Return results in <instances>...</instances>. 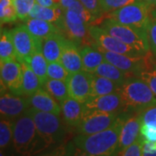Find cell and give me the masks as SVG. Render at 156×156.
<instances>
[{
  "label": "cell",
  "mask_w": 156,
  "mask_h": 156,
  "mask_svg": "<svg viewBox=\"0 0 156 156\" xmlns=\"http://www.w3.org/2000/svg\"><path fill=\"white\" fill-rule=\"evenodd\" d=\"M14 6L16 8L17 17L21 20L27 19L30 16V12L33 8L36 0H13Z\"/></svg>",
  "instance_id": "35"
},
{
  "label": "cell",
  "mask_w": 156,
  "mask_h": 156,
  "mask_svg": "<svg viewBox=\"0 0 156 156\" xmlns=\"http://www.w3.org/2000/svg\"><path fill=\"white\" fill-rule=\"evenodd\" d=\"M12 147L19 154H32L49 147L39 134L34 120L27 112L14 122Z\"/></svg>",
  "instance_id": "2"
},
{
  "label": "cell",
  "mask_w": 156,
  "mask_h": 156,
  "mask_svg": "<svg viewBox=\"0 0 156 156\" xmlns=\"http://www.w3.org/2000/svg\"><path fill=\"white\" fill-rule=\"evenodd\" d=\"M129 115L128 112H122L110 128L95 134H78L68 146V152L73 154L75 150L80 152V154L91 156L115 155L121 129Z\"/></svg>",
  "instance_id": "1"
},
{
  "label": "cell",
  "mask_w": 156,
  "mask_h": 156,
  "mask_svg": "<svg viewBox=\"0 0 156 156\" xmlns=\"http://www.w3.org/2000/svg\"><path fill=\"white\" fill-rule=\"evenodd\" d=\"M1 93L6 90L18 95H24L23 90V71L21 62L17 60L1 61Z\"/></svg>",
  "instance_id": "10"
},
{
  "label": "cell",
  "mask_w": 156,
  "mask_h": 156,
  "mask_svg": "<svg viewBox=\"0 0 156 156\" xmlns=\"http://www.w3.org/2000/svg\"><path fill=\"white\" fill-rule=\"evenodd\" d=\"M140 127H141V121L139 114L132 116L129 115L127 118V120L123 123L122 128L121 129L119 141L115 155H118L120 152L124 150L126 147L134 143L139 138Z\"/></svg>",
  "instance_id": "15"
},
{
  "label": "cell",
  "mask_w": 156,
  "mask_h": 156,
  "mask_svg": "<svg viewBox=\"0 0 156 156\" xmlns=\"http://www.w3.org/2000/svg\"><path fill=\"white\" fill-rule=\"evenodd\" d=\"M24 62H26V63L30 66V68L38 76L43 86H44L45 82L49 79L48 73H47L49 62L43 53V49L36 50L33 54L28 56L24 60Z\"/></svg>",
  "instance_id": "25"
},
{
  "label": "cell",
  "mask_w": 156,
  "mask_h": 156,
  "mask_svg": "<svg viewBox=\"0 0 156 156\" xmlns=\"http://www.w3.org/2000/svg\"><path fill=\"white\" fill-rule=\"evenodd\" d=\"M135 1L136 0H100L101 12L102 14L108 13L131 3H134Z\"/></svg>",
  "instance_id": "36"
},
{
  "label": "cell",
  "mask_w": 156,
  "mask_h": 156,
  "mask_svg": "<svg viewBox=\"0 0 156 156\" xmlns=\"http://www.w3.org/2000/svg\"><path fill=\"white\" fill-rule=\"evenodd\" d=\"M101 27L114 37L134 47L143 54L150 50L147 29L123 24L108 17L102 22Z\"/></svg>",
  "instance_id": "4"
},
{
  "label": "cell",
  "mask_w": 156,
  "mask_h": 156,
  "mask_svg": "<svg viewBox=\"0 0 156 156\" xmlns=\"http://www.w3.org/2000/svg\"><path fill=\"white\" fill-rule=\"evenodd\" d=\"M55 23L60 29L62 33L67 36V38L74 41L78 45H80V43L86 37L87 32L89 31L87 23H72L67 20L64 17H62L60 20H58Z\"/></svg>",
  "instance_id": "20"
},
{
  "label": "cell",
  "mask_w": 156,
  "mask_h": 156,
  "mask_svg": "<svg viewBox=\"0 0 156 156\" xmlns=\"http://www.w3.org/2000/svg\"><path fill=\"white\" fill-rule=\"evenodd\" d=\"M121 113L84 112L83 117L76 127L78 134H90L112 127Z\"/></svg>",
  "instance_id": "8"
},
{
  "label": "cell",
  "mask_w": 156,
  "mask_h": 156,
  "mask_svg": "<svg viewBox=\"0 0 156 156\" xmlns=\"http://www.w3.org/2000/svg\"><path fill=\"white\" fill-rule=\"evenodd\" d=\"M48 77L51 79L67 81L69 73L65 67L62 64L61 62H51L48 63Z\"/></svg>",
  "instance_id": "34"
},
{
  "label": "cell",
  "mask_w": 156,
  "mask_h": 156,
  "mask_svg": "<svg viewBox=\"0 0 156 156\" xmlns=\"http://www.w3.org/2000/svg\"><path fill=\"white\" fill-rule=\"evenodd\" d=\"M36 1L39 5H41L43 6H46V7H52V6H54L56 5L53 0H36Z\"/></svg>",
  "instance_id": "42"
},
{
  "label": "cell",
  "mask_w": 156,
  "mask_h": 156,
  "mask_svg": "<svg viewBox=\"0 0 156 156\" xmlns=\"http://www.w3.org/2000/svg\"><path fill=\"white\" fill-rule=\"evenodd\" d=\"M120 86H121L120 84L116 83L115 82L112 81L108 78L92 73L90 97L108 95L114 92H116L118 91Z\"/></svg>",
  "instance_id": "24"
},
{
  "label": "cell",
  "mask_w": 156,
  "mask_h": 156,
  "mask_svg": "<svg viewBox=\"0 0 156 156\" xmlns=\"http://www.w3.org/2000/svg\"><path fill=\"white\" fill-rule=\"evenodd\" d=\"M140 136L143 141L156 148V128L146 124H141Z\"/></svg>",
  "instance_id": "37"
},
{
  "label": "cell",
  "mask_w": 156,
  "mask_h": 156,
  "mask_svg": "<svg viewBox=\"0 0 156 156\" xmlns=\"http://www.w3.org/2000/svg\"><path fill=\"white\" fill-rule=\"evenodd\" d=\"M15 121L1 119L0 122V147L1 153L5 152L13 145V129Z\"/></svg>",
  "instance_id": "31"
},
{
  "label": "cell",
  "mask_w": 156,
  "mask_h": 156,
  "mask_svg": "<svg viewBox=\"0 0 156 156\" xmlns=\"http://www.w3.org/2000/svg\"><path fill=\"white\" fill-rule=\"evenodd\" d=\"M28 101L30 107L39 111L50 112L58 115L62 113L61 104H58L56 99L43 88L38 89L33 95H29Z\"/></svg>",
  "instance_id": "17"
},
{
  "label": "cell",
  "mask_w": 156,
  "mask_h": 156,
  "mask_svg": "<svg viewBox=\"0 0 156 156\" xmlns=\"http://www.w3.org/2000/svg\"><path fill=\"white\" fill-rule=\"evenodd\" d=\"M89 34L95 40V44L102 49L119 54H126L129 56H140L145 55L135 48L124 44L115 37H114L104 29L101 26L90 25L89 27Z\"/></svg>",
  "instance_id": "9"
},
{
  "label": "cell",
  "mask_w": 156,
  "mask_h": 156,
  "mask_svg": "<svg viewBox=\"0 0 156 156\" xmlns=\"http://www.w3.org/2000/svg\"><path fill=\"white\" fill-rule=\"evenodd\" d=\"M30 108L28 96L15 95L11 92L5 91L1 93L0 98V113L1 117L16 121L23 115Z\"/></svg>",
  "instance_id": "11"
},
{
  "label": "cell",
  "mask_w": 156,
  "mask_h": 156,
  "mask_svg": "<svg viewBox=\"0 0 156 156\" xmlns=\"http://www.w3.org/2000/svg\"><path fill=\"white\" fill-rule=\"evenodd\" d=\"M44 88L60 103L69 97L67 83L65 81L49 78L44 84Z\"/></svg>",
  "instance_id": "30"
},
{
  "label": "cell",
  "mask_w": 156,
  "mask_h": 156,
  "mask_svg": "<svg viewBox=\"0 0 156 156\" xmlns=\"http://www.w3.org/2000/svg\"><path fill=\"white\" fill-rule=\"evenodd\" d=\"M124 112H140L156 105V95L143 80L137 76L127 79L118 89Z\"/></svg>",
  "instance_id": "3"
},
{
  "label": "cell",
  "mask_w": 156,
  "mask_h": 156,
  "mask_svg": "<svg viewBox=\"0 0 156 156\" xmlns=\"http://www.w3.org/2000/svg\"><path fill=\"white\" fill-rule=\"evenodd\" d=\"M141 124L156 128V105L151 106L139 113Z\"/></svg>",
  "instance_id": "39"
},
{
  "label": "cell",
  "mask_w": 156,
  "mask_h": 156,
  "mask_svg": "<svg viewBox=\"0 0 156 156\" xmlns=\"http://www.w3.org/2000/svg\"><path fill=\"white\" fill-rule=\"evenodd\" d=\"M17 13L13 0H0V20L3 23H11L17 20Z\"/></svg>",
  "instance_id": "32"
},
{
  "label": "cell",
  "mask_w": 156,
  "mask_h": 156,
  "mask_svg": "<svg viewBox=\"0 0 156 156\" xmlns=\"http://www.w3.org/2000/svg\"><path fill=\"white\" fill-rule=\"evenodd\" d=\"M154 7L145 0H136L134 3L108 12L107 17L123 24L147 29Z\"/></svg>",
  "instance_id": "6"
},
{
  "label": "cell",
  "mask_w": 156,
  "mask_h": 156,
  "mask_svg": "<svg viewBox=\"0 0 156 156\" xmlns=\"http://www.w3.org/2000/svg\"><path fill=\"white\" fill-rule=\"evenodd\" d=\"M84 112L122 113L124 105L119 92L104 95L89 97L83 103Z\"/></svg>",
  "instance_id": "13"
},
{
  "label": "cell",
  "mask_w": 156,
  "mask_h": 156,
  "mask_svg": "<svg viewBox=\"0 0 156 156\" xmlns=\"http://www.w3.org/2000/svg\"><path fill=\"white\" fill-rule=\"evenodd\" d=\"M118 155L122 156H140L143 155V140L141 137L139 138L132 143L128 147H126L124 150L120 152Z\"/></svg>",
  "instance_id": "38"
},
{
  "label": "cell",
  "mask_w": 156,
  "mask_h": 156,
  "mask_svg": "<svg viewBox=\"0 0 156 156\" xmlns=\"http://www.w3.org/2000/svg\"><path fill=\"white\" fill-rule=\"evenodd\" d=\"M92 73L83 69L69 74L67 83L69 95L73 99L84 103L90 97Z\"/></svg>",
  "instance_id": "14"
},
{
  "label": "cell",
  "mask_w": 156,
  "mask_h": 156,
  "mask_svg": "<svg viewBox=\"0 0 156 156\" xmlns=\"http://www.w3.org/2000/svg\"><path fill=\"white\" fill-rule=\"evenodd\" d=\"M0 60H17V54L10 30L1 29L0 33Z\"/></svg>",
  "instance_id": "29"
},
{
  "label": "cell",
  "mask_w": 156,
  "mask_h": 156,
  "mask_svg": "<svg viewBox=\"0 0 156 156\" xmlns=\"http://www.w3.org/2000/svg\"><path fill=\"white\" fill-rule=\"evenodd\" d=\"M147 33L151 52L156 58V6L151 11L149 20L147 25Z\"/></svg>",
  "instance_id": "33"
},
{
  "label": "cell",
  "mask_w": 156,
  "mask_h": 156,
  "mask_svg": "<svg viewBox=\"0 0 156 156\" xmlns=\"http://www.w3.org/2000/svg\"><path fill=\"white\" fill-rule=\"evenodd\" d=\"M76 0H61L60 2V5L63 8V9H67L69 6L72 3H74Z\"/></svg>",
  "instance_id": "43"
},
{
  "label": "cell",
  "mask_w": 156,
  "mask_h": 156,
  "mask_svg": "<svg viewBox=\"0 0 156 156\" xmlns=\"http://www.w3.org/2000/svg\"><path fill=\"white\" fill-rule=\"evenodd\" d=\"M79 45L70 39L66 38L62 51L60 62L69 74L76 73L83 69V61Z\"/></svg>",
  "instance_id": "16"
},
{
  "label": "cell",
  "mask_w": 156,
  "mask_h": 156,
  "mask_svg": "<svg viewBox=\"0 0 156 156\" xmlns=\"http://www.w3.org/2000/svg\"><path fill=\"white\" fill-rule=\"evenodd\" d=\"M62 114L64 122L69 127H77L84 115L83 103L78 101L72 97H68L60 103Z\"/></svg>",
  "instance_id": "18"
},
{
  "label": "cell",
  "mask_w": 156,
  "mask_h": 156,
  "mask_svg": "<svg viewBox=\"0 0 156 156\" xmlns=\"http://www.w3.org/2000/svg\"><path fill=\"white\" fill-rule=\"evenodd\" d=\"M84 7L93 15L95 19L102 14L100 5V0H80Z\"/></svg>",
  "instance_id": "40"
},
{
  "label": "cell",
  "mask_w": 156,
  "mask_h": 156,
  "mask_svg": "<svg viewBox=\"0 0 156 156\" xmlns=\"http://www.w3.org/2000/svg\"><path fill=\"white\" fill-rule=\"evenodd\" d=\"M21 65L23 71V90L24 95L29 96L33 95L44 86L38 76L30 68L26 62H21Z\"/></svg>",
  "instance_id": "28"
},
{
  "label": "cell",
  "mask_w": 156,
  "mask_h": 156,
  "mask_svg": "<svg viewBox=\"0 0 156 156\" xmlns=\"http://www.w3.org/2000/svg\"><path fill=\"white\" fill-rule=\"evenodd\" d=\"M35 122L41 137L48 146L60 144L66 135V128L58 115L37 110L30 107L26 110Z\"/></svg>",
  "instance_id": "5"
},
{
  "label": "cell",
  "mask_w": 156,
  "mask_h": 156,
  "mask_svg": "<svg viewBox=\"0 0 156 156\" xmlns=\"http://www.w3.org/2000/svg\"><path fill=\"white\" fill-rule=\"evenodd\" d=\"M143 155L156 156V148L143 141Z\"/></svg>",
  "instance_id": "41"
},
{
  "label": "cell",
  "mask_w": 156,
  "mask_h": 156,
  "mask_svg": "<svg viewBox=\"0 0 156 156\" xmlns=\"http://www.w3.org/2000/svg\"><path fill=\"white\" fill-rule=\"evenodd\" d=\"M94 74L108 78L120 85H122L129 77L135 76L133 73L125 72L108 61H104L96 68Z\"/></svg>",
  "instance_id": "26"
},
{
  "label": "cell",
  "mask_w": 156,
  "mask_h": 156,
  "mask_svg": "<svg viewBox=\"0 0 156 156\" xmlns=\"http://www.w3.org/2000/svg\"><path fill=\"white\" fill-rule=\"evenodd\" d=\"M17 54V61L23 62L36 50L43 49V40L31 33L25 24H19L10 30Z\"/></svg>",
  "instance_id": "7"
},
{
  "label": "cell",
  "mask_w": 156,
  "mask_h": 156,
  "mask_svg": "<svg viewBox=\"0 0 156 156\" xmlns=\"http://www.w3.org/2000/svg\"><path fill=\"white\" fill-rule=\"evenodd\" d=\"M25 21V25L34 36L39 38L44 39L54 33L61 32L60 29L56 26L55 23L49 22L43 19L28 17Z\"/></svg>",
  "instance_id": "21"
},
{
  "label": "cell",
  "mask_w": 156,
  "mask_h": 156,
  "mask_svg": "<svg viewBox=\"0 0 156 156\" xmlns=\"http://www.w3.org/2000/svg\"><path fill=\"white\" fill-rule=\"evenodd\" d=\"M82 61H83V69L89 73H94L96 68L106 61L103 54L96 47L84 45L80 50Z\"/></svg>",
  "instance_id": "22"
},
{
  "label": "cell",
  "mask_w": 156,
  "mask_h": 156,
  "mask_svg": "<svg viewBox=\"0 0 156 156\" xmlns=\"http://www.w3.org/2000/svg\"><path fill=\"white\" fill-rule=\"evenodd\" d=\"M63 14L64 9L60 5H55L52 7H46L36 3L30 12L29 17L43 19L51 23H56L63 17Z\"/></svg>",
  "instance_id": "23"
},
{
  "label": "cell",
  "mask_w": 156,
  "mask_h": 156,
  "mask_svg": "<svg viewBox=\"0 0 156 156\" xmlns=\"http://www.w3.org/2000/svg\"><path fill=\"white\" fill-rule=\"evenodd\" d=\"M65 40L62 32L52 34L43 40V53L48 62H60Z\"/></svg>",
  "instance_id": "19"
},
{
  "label": "cell",
  "mask_w": 156,
  "mask_h": 156,
  "mask_svg": "<svg viewBox=\"0 0 156 156\" xmlns=\"http://www.w3.org/2000/svg\"><path fill=\"white\" fill-rule=\"evenodd\" d=\"M95 47L103 54L106 61L109 62L113 65L116 66L125 72L133 73L136 76L145 66V55L129 56L126 54H119L102 49L96 44Z\"/></svg>",
  "instance_id": "12"
},
{
  "label": "cell",
  "mask_w": 156,
  "mask_h": 156,
  "mask_svg": "<svg viewBox=\"0 0 156 156\" xmlns=\"http://www.w3.org/2000/svg\"><path fill=\"white\" fill-rule=\"evenodd\" d=\"M135 76L147 84L156 95V58L149 50L145 55V66Z\"/></svg>",
  "instance_id": "27"
},
{
  "label": "cell",
  "mask_w": 156,
  "mask_h": 156,
  "mask_svg": "<svg viewBox=\"0 0 156 156\" xmlns=\"http://www.w3.org/2000/svg\"><path fill=\"white\" fill-rule=\"evenodd\" d=\"M146 2H147L148 4H150L151 5L156 6V0H145Z\"/></svg>",
  "instance_id": "44"
}]
</instances>
